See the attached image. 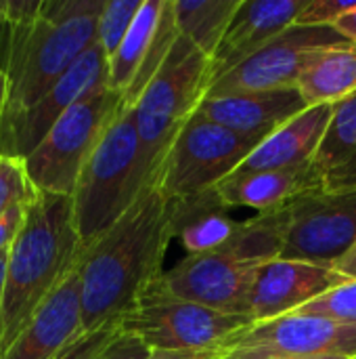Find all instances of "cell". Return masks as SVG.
I'll use <instances>...</instances> for the list:
<instances>
[{"instance_id": "obj_20", "label": "cell", "mask_w": 356, "mask_h": 359, "mask_svg": "<svg viewBox=\"0 0 356 359\" xmlns=\"http://www.w3.org/2000/svg\"><path fill=\"white\" fill-rule=\"evenodd\" d=\"M174 240L180 242L187 257L208 255L220 250L233 233L239 221H233L229 208L220 200L216 187L174 200Z\"/></svg>"}, {"instance_id": "obj_10", "label": "cell", "mask_w": 356, "mask_h": 359, "mask_svg": "<svg viewBox=\"0 0 356 359\" xmlns=\"http://www.w3.org/2000/svg\"><path fill=\"white\" fill-rule=\"evenodd\" d=\"M287 210L281 259L334 267L356 244V191H306Z\"/></svg>"}, {"instance_id": "obj_3", "label": "cell", "mask_w": 356, "mask_h": 359, "mask_svg": "<svg viewBox=\"0 0 356 359\" xmlns=\"http://www.w3.org/2000/svg\"><path fill=\"white\" fill-rule=\"evenodd\" d=\"M82 238L73 198L40 194L8 250L0 307V358L25 330L44 301L78 269Z\"/></svg>"}, {"instance_id": "obj_24", "label": "cell", "mask_w": 356, "mask_h": 359, "mask_svg": "<svg viewBox=\"0 0 356 359\" xmlns=\"http://www.w3.org/2000/svg\"><path fill=\"white\" fill-rule=\"evenodd\" d=\"M164 2L166 0H143L134 23L130 25L115 55L109 59V86L113 90L124 95L132 86L155 40Z\"/></svg>"}, {"instance_id": "obj_27", "label": "cell", "mask_w": 356, "mask_h": 359, "mask_svg": "<svg viewBox=\"0 0 356 359\" xmlns=\"http://www.w3.org/2000/svg\"><path fill=\"white\" fill-rule=\"evenodd\" d=\"M40 191L27 177L23 160L0 158V217L15 206L36 204Z\"/></svg>"}, {"instance_id": "obj_39", "label": "cell", "mask_w": 356, "mask_h": 359, "mask_svg": "<svg viewBox=\"0 0 356 359\" xmlns=\"http://www.w3.org/2000/svg\"><path fill=\"white\" fill-rule=\"evenodd\" d=\"M4 13H6V0H0V23L4 21Z\"/></svg>"}, {"instance_id": "obj_28", "label": "cell", "mask_w": 356, "mask_h": 359, "mask_svg": "<svg viewBox=\"0 0 356 359\" xmlns=\"http://www.w3.org/2000/svg\"><path fill=\"white\" fill-rule=\"evenodd\" d=\"M298 316H321L344 324H356V280H348L342 286L325 292L313 303L296 311Z\"/></svg>"}, {"instance_id": "obj_32", "label": "cell", "mask_w": 356, "mask_h": 359, "mask_svg": "<svg viewBox=\"0 0 356 359\" xmlns=\"http://www.w3.org/2000/svg\"><path fill=\"white\" fill-rule=\"evenodd\" d=\"M27 208L29 206H15L6 215L0 217V252L10 250L15 238L19 236V231H21V227L25 223Z\"/></svg>"}, {"instance_id": "obj_33", "label": "cell", "mask_w": 356, "mask_h": 359, "mask_svg": "<svg viewBox=\"0 0 356 359\" xmlns=\"http://www.w3.org/2000/svg\"><path fill=\"white\" fill-rule=\"evenodd\" d=\"M8 50H10V23L4 19L0 23V118L6 107V90H8Z\"/></svg>"}, {"instance_id": "obj_37", "label": "cell", "mask_w": 356, "mask_h": 359, "mask_svg": "<svg viewBox=\"0 0 356 359\" xmlns=\"http://www.w3.org/2000/svg\"><path fill=\"white\" fill-rule=\"evenodd\" d=\"M6 263H8V250L0 252V307L4 299V284H6Z\"/></svg>"}, {"instance_id": "obj_15", "label": "cell", "mask_w": 356, "mask_h": 359, "mask_svg": "<svg viewBox=\"0 0 356 359\" xmlns=\"http://www.w3.org/2000/svg\"><path fill=\"white\" fill-rule=\"evenodd\" d=\"M306 107L308 105L298 88H281L206 97L199 103L197 114L260 145Z\"/></svg>"}, {"instance_id": "obj_31", "label": "cell", "mask_w": 356, "mask_h": 359, "mask_svg": "<svg viewBox=\"0 0 356 359\" xmlns=\"http://www.w3.org/2000/svg\"><path fill=\"white\" fill-rule=\"evenodd\" d=\"M149 353L151 349L147 345H143L138 339L120 330L115 339L105 347V351L97 359H147Z\"/></svg>"}, {"instance_id": "obj_1", "label": "cell", "mask_w": 356, "mask_h": 359, "mask_svg": "<svg viewBox=\"0 0 356 359\" xmlns=\"http://www.w3.org/2000/svg\"><path fill=\"white\" fill-rule=\"evenodd\" d=\"M172 219L174 200L153 181L105 233L84 246L78 263L84 332L120 324L166 273L164 261L174 240Z\"/></svg>"}, {"instance_id": "obj_11", "label": "cell", "mask_w": 356, "mask_h": 359, "mask_svg": "<svg viewBox=\"0 0 356 359\" xmlns=\"http://www.w3.org/2000/svg\"><path fill=\"white\" fill-rule=\"evenodd\" d=\"M107 84L109 59L94 42L44 97L15 116L0 118V158L25 160L73 103Z\"/></svg>"}, {"instance_id": "obj_4", "label": "cell", "mask_w": 356, "mask_h": 359, "mask_svg": "<svg viewBox=\"0 0 356 359\" xmlns=\"http://www.w3.org/2000/svg\"><path fill=\"white\" fill-rule=\"evenodd\" d=\"M153 181L134 109L124 107L82 168L71 196L82 246L105 233Z\"/></svg>"}, {"instance_id": "obj_23", "label": "cell", "mask_w": 356, "mask_h": 359, "mask_svg": "<svg viewBox=\"0 0 356 359\" xmlns=\"http://www.w3.org/2000/svg\"><path fill=\"white\" fill-rule=\"evenodd\" d=\"M239 6L241 0H174L178 34L212 61Z\"/></svg>"}, {"instance_id": "obj_18", "label": "cell", "mask_w": 356, "mask_h": 359, "mask_svg": "<svg viewBox=\"0 0 356 359\" xmlns=\"http://www.w3.org/2000/svg\"><path fill=\"white\" fill-rule=\"evenodd\" d=\"M321 189L313 162L283 170H235L216 185L225 206L254 208L256 212L275 210L294 198Z\"/></svg>"}, {"instance_id": "obj_8", "label": "cell", "mask_w": 356, "mask_h": 359, "mask_svg": "<svg viewBox=\"0 0 356 359\" xmlns=\"http://www.w3.org/2000/svg\"><path fill=\"white\" fill-rule=\"evenodd\" d=\"M256 145V141L214 124L195 111L174 139L157 183L172 200L214 189L243 164Z\"/></svg>"}, {"instance_id": "obj_36", "label": "cell", "mask_w": 356, "mask_h": 359, "mask_svg": "<svg viewBox=\"0 0 356 359\" xmlns=\"http://www.w3.org/2000/svg\"><path fill=\"white\" fill-rule=\"evenodd\" d=\"M334 269L346 280H356V244L334 265Z\"/></svg>"}, {"instance_id": "obj_26", "label": "cell", "mask_w": 356, "mask_h": 359, "mask_svg": "<svg viewBox=\"0 0 356 359\" xmlns=\"http://www.w3.org/2000/svg\"><path fill=\"white\" fill-rule=\"evenodd\" d=\"M143 0H107L97 25V42L105 50L107 59L115 55L126 38Z\"/></svg>"}, {"instance_id": "obj_7", "label": "cell", "mask_w": 356, "mask_h": 359, "mask_svg": "<svg viewBox=\"0 0 356 359\" xmlns=\"http://www.w3.org/2000/svg\"><path fill=\"white\" fill-rule=\"evenodd\" d=\"M252 326L245 316H229L170 294L162 278L120 320V330L151 351L222 347L235 332Z\"/></svg>"}, {"instance_id": "obj_9", "label": "cell", "mask_w": 356, "mask_h": 359, "mask_svg": "<svg viewBox=\"0 0 356 359\" xmlns=\"http://www.w3.org/2000/svg\"><path fill=\"white\" fill-rule=\"evenodd\" d=\"M225 359L356 358V324L321 316H285L252 324L225 345Z\"/></svg>"}, {"instance_id": "obj_16", "label": "cell", "mask_w": 356, "mask_h": 359, "mask_svg": "<svg viewBox=\"0 0 356 359\" xmlns=\"http://www.w3.org/2000/svg\"><path fill=\"white\" fill-rule=\"evenodd\" d=\"M308 0H241L216 55L212 57L210 86L264 48L281 32L296 25Z\"/></svg>"}, {"instance_id": "obj_14", "label": "cell", "mask_w": 356, "mask_h": 359, "mask_svg": "<svg viewBox=\"0 0 356 359\" xmlns=\"http://www.w3.org/2000/svg\"><path fill=\"white\" fill-rule=\"evenodd\" d=\"M348 282L334 267L304 261L275 259L256 269L248 316L252 324L285 318Z\"/></svg>"}, {"instance_id": "obj_30", "label": "cell", "mask_w": 356, "mask_h": 359, "mask_svg": "<svg viewBox=\"0 0 356 359\" xmlns=\"http://www.w3.org/2000/svg\"><path fill=\"white\" fill-rule=\"evenodd\" d=\"M356 4V0H308L300 11L296 25L304 27H332L344 13H348Z\"/></svg>"}, {"instance_id": "obj_38", "label": "cell", "mask_w": 356, "mask_h": 359, "mask_svg": "<svg viewBox=\"0 0 356 359\" xmlns=\"http://www.w3.org/2000/svg\"><path fill=\"white\" fill-rule=\"evenodd\" d=\"M262 359H353V358H262Z\"/></svg>"}, {"instance_id": "obj_17", "label": "cell", "mask_w": 356, "mask_h": 359, "mask_svg": "<svg viewBox=\"0 0 356 359\" xmlns=\"http://www.w3.org/2000/svg\"><path fill=\"white\" fill-rule=\"evenodd\" d=\"M82 334V284L76 269L44 301L0 359H55Z\"/></svg>"}, {"instance_id": "obj_13", "label": "cell", "mask_w": 356, "mask_h": 359, "mask_svg": "<svg viewBox=\"0 0 356 359\" xmlns=\"http://www.w3.org/2000/svg\"><path fill=\"white\" fill-rule=\"evenodd\" d=\"M256 269V265H250L220 248L208 255L185 257L172 269H166L162 284L170 294L183 301H191L220 313L250 318V290Z\"/></svg>"}, {"instance_id": "obj_19", "label": "cell", "mask_w": 356, "mask_h": 359, "mask_svg": "<svg viewBox=\"0 0 356 359\" xmlns=\"http://www.w3.org/2000/svg\"><path fill=\"white\" fill-rule=\"evenodd\" d=\"M334 105H313L266 137L239 170H283L311 164L332 120Z\"/></svg>"}, {"instance_id": "obj_25", "label": "cell", "mask_w": 356, "mask_h": 359, "mask_svg": "<svg viewBox=\"0 0 356 359\" xmlns=\"http://www.w3.org/2000/svg\"><path fill=\"white\" fill-rule=\"evenodd\" d=\"M287 204L275 210L258 212L254 219L241 221L229 244H225L222 248L235 255L237 259L260 267L264 263L281 259L287 236Z\"/></svg>"}, {"instance_id": "obj_2", "label": "cell", "mask_w": 356, "mask_h": 359, "mask_svg": "<svg viewBox=\"0 0 356 359\" xmlns=\"http://www.w3.org/2000/svg\"><path fill=\"white\" fill-rule=\"evenodd\" d=\"M107 0H6L8 90L2 118L44 97L97 42Z\"/></svg>"}, {"instance_id": "obj_35", "label": "cell", "mask_w": 356, "mask_h": 359, "mask_svg": "<svg viewBox=\"0 0 356 359\" xmlns=\"http://www.w3.org/2000/svg\"><path fill=\"white\" fill-rule=\"evenodd\" d=\"M332 29H334L336 34H340L344 40L356 44V4L332 25Z\"/></svg>"}, {"instance_id": "obj_12", "label": "cell", "mask_w": 356, "mask_h": 359, "mask_svg": "<svg viewBox=\"0 0 356 359\" xmlns=\"http://www.w3.org/2000/svg\"><path fill=\"white\" fill-rule=\"evenodd\" d=\"M344 42L348 40H344L332 27L292 25L241 65L218 78L208 88L206 97L298 88V80L308 61L323 48Z\"/></svg>"}, {"instance_id": "obj_21", "label": "cell", "mask_w": 356, "mask_h": 359, "mask_svg": "<svg viewBox=\"0 0 356 359\" xmlns=\"http://www.w3.org/2000/svg\"><path fill=\"white\" fill-rule=\"evenodd\" d=\"M313 168L323 191H356V95L334 105Z\"/></svg>"}, {"instance_id": "obj_22", "label": "cell", "mask_w": 356, "mask_h": 359, "mask_svg": "<svg viewBox=\"0 0 356 359\" xmlns=\"http://www.w3.org/2000/svg\"><path fill=\"white\" fill-rule=\"evenodd\" d=\"M298 90L308 107L336 105L356 95V44L344 42L317 53L304 67Z\"/></svg>"}, {"instance_id": "obj_29", "label": "cell", "mask_w": 356, "mask_h": 359, "mask_svg": "<svg viewBox=\"0 0 356 359\" xmlns=\"http://www.w3.org/2000/svg\"><path fill=\"white\" fill-rule=\"evenodd\" d=\"M118 332H120V324H107L99 330L84 332L73 343H69L55 359H97L115 339Z\"/></svg>"}, {"instance_id": "obj_5", "label": "cell", "mask_w": 356, "mask_h": 359, "mask_svg": "<svg viewBox=\"0 0 356 359\" xmlns=\"http://www.w3.org/2000/svg\"><path fill=\"white\" fill-rule=\"evenodd\" d=\"M210 80L212 61L178 36L168 59L134 103L136 130L155 179L180 128L206 99Z\"/></svg>"}, {"instance_id": "obj_6", "label": "cell", "mask_w": 356, "mask_h": 359, "mask_svg": "<svg viewBox=\"0 0 356 359\" xmlns=\"http://www.w3.org/2000/svg\"><path fill=\"white\" fill-rule=\"evenodd\" d=\"M124 109V95L109 84L73 103L44 141L23 160L40 194L73 196L82 168Z\"/></svg>"}, {"instance_id": "obj_34", "label": "cell", "mask_w": 356, "mask_h": 359, "mask_svg": "<svg viewBox=\"0 0 356 359\" xmlns=\"http://www.w3.org/2000/svg\"><path fill=\"white\" fill-rule=\"evenodd\" d=\"M147 359H225V351L222 347L185 349V351H151Z\"/></svg>"}]
</instances>
